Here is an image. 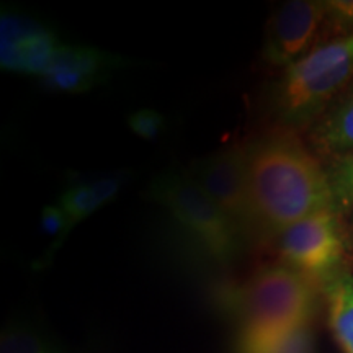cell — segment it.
Returning a JSON list of instances; mask_svg holds the SVG:
<instances>
[{
    "instance_id": "6da1fadb",
    "label": "cell",
    "mask_w": 353,
    "mask_h": 353,
    "mask_svg": "<svg viewBox=\"0 0 353 353\" xmlns=\"http://www.w3.org/2000/svg\"><path fill=\"white\" fill-rule=\"evenodd\" d=\"M245 162L255 234L278 236L309 214L337 208L329 172L293 136L255 138Z\"/></svg>"
},
{
    "instance_id": "7a4b0ae2",
    "label": "cell",
    "mask_w": 353,
    "mask_h": 353,
    "mask_svg": "<svg viewBox=\"0 0 353 353\" xmlns=\"http://www.w3.org/2000/svg\"><path fill=\"white\" fill-rule=\"evenodd\" d=\"M352 77L353 33L312 48L286 68L273 88V110L285 125H304L319 114Z\"/></svg>"
},
{
    "instance_id": "3957f363",
    "label": "cell",
    "mask_w": 353,
    "mask_h": 353,
    "mask_svg": "<svg viewBox=\"0 0 353 353\" xmlns=\"http://www.w3.org/2000/svg\"><path fill=\"white\" fill-rule=\"evenodd\" d=\"M314 303L309 276L290 265H265L221 294L223 307L237 317L241 327L309 324Z\"/></svg>"
},
{
    "instance_id": "277c9868",
    "label": "cell",
    "mask_w": 353,
    "mask_h": 353,
    "mask_svg": "<svg viewBox=\"0 0 353 353\" xmlns=\"http://www.w3.org/2000/svg\"><path fill=\"white\" fill-rule=\"evenodd\" d=\"M149 195L216 263H229L239 252V231L190 174L165 172L156 176Z\"/></svg>"
},
{
    "instance_id": "5b68a950",
    "label": "cell",
    "mask_w": 353,
    "mask_h": 353,
    "mask_svg": "<svg viewBox=\"0 0 353 353\" xmlns=\"http://www.w3.org/2000/svg\"><path fill=\"white\" fill-rule=\"evenodd\" d=\"M278 250L286 265L307 276L327 280L339 272L345 244L335 210H322L278 234Z\"/></svg>"
},
{
    "instance_id": "8992f818",
    "label": "cell",
    "mask_w": 353,
    "mask_h": 353,
    "mask_svg": "<svg viewBox=\"0 0 353 353\" xmlns=\"http://www.w3.org/2000/svg\"><path fill=\"white\" fill-rule=\"evenodd\" d=\"M190 175L226 213L241 236L255 234L252 201L247 180L245 148L231 145L211 154L193 165Z\"/></svg>"
},
{
    "instance_id": "52a82bcc",
    "label": "cell",
    "mask_w": 353,
    "mask_h": 353,
    "mask_svg": "<svg viewBox=\"0 0 353 353\" xmlns=\"http://www.w3.org/2000/svg\"><path fill=\"white\" fill-rule=\"evenodd\" d=\"M327 19L325 2L291 0L268 20L262 56L273 68H290L311 51L322 21Z\"/></svg>"
},
{
    "instance_id": "ba28073f",
    "label": "cell",
    "mask_w": 353,
    "mask_h": 353,
    "mask_svg": "<svg viewBox=\"0 0 353 353\" xmlns=\"http://www.w3.org/2000/svg\"><path fill=\"white\" fill-rule=\"evenodd\" d=\"M120 63V57L95 48L61 44L41 79L44 85L54 92L82 94L99 85L101 76Z\"/></svg>"
},
{
    "instance_id": "9c48e42d",
    "label": "cell",
    "mask_w": 353,
    "mask_h": 353,
    "mask_svg": "<svg viewBox=\"0 0 353 353\" xmlns=\"http://www.w3.org/2000/svg\"><path fill=\"white\" fill-rule=\"evenodd\" d=\"M234 353H314V335L309 324L244 325Z\"/></svg>"
},
{
    "instance_id": "30bf717a",
    "label": "cell",
    "mask_w": 353,
    "mask_h": 353,
    "mask_svg": "<svg viewBox=\"0 0 353 353\" xmlns=\"http://www.w3.org/2000/svg\"><path fill=\"white\" fill-rule=\"evenodd\" d=\"M120 188V176H103V179L88 180V182L72 183L65 188L57 203L68 218L65 237L79 223L94 214L101 206L108 205L118 195Z\"/></svg>"
},
{
    "instance_id": "8fae6325",
    "label": "cell",
    "mask_w": 353,
    "mask_h": 353,
    "mask_svg": "<svg viewBox=\"0 0 353 353\" xmlns=\"http://www.w3.org/2000/svg\"><path fill=\"white\" fill-rule=\"evenodd\" d=\"M314 141L339 161L353 159V85L316 128Z\"/></svg>"
},
{
    "instance_id": "7c38bea8",
    "label": "cell",
    "mask_w": 353,
    "mask_h": 353,
    "mask_svg": "<svg viewBox=\"0 0 353 353\" xmlns=\"http://www.w3.org/2000/svg\"><path fill=\"white\" fill-rule=\"evenodd\" d=\"M329 324L343 353H353V275L337 272L327 278Z\"/></svg>"
},
{
    "instance_id": "4fadbf2b",
    "label": "cell",
    "mask_w": 353,
    "mask_h": 353,
    "mask_svg": "<svg viewBox=\"0 0 353 353\" xmlns=\"http://www.w3.org/2000/svg\"><path fill=\"white\" fill-rule=\"evenodd\" d=\"M59 46L61 44L54 33L34 25L15 46L10 64L6 70L43 77L44 72L50 69Z\"/></svg>"
},
{
    "instance_id": "5bb4252c",
    "label": "cell",
    "mask_w": 353,
    "mask_h": 353,
    "mask_svg": "<svg viewBox=\"0 0 353 353\" xmlns=\"http://www.w3.org/2000/svg\"><path fill=\"white\" fill-rule=\"evenodd\" d=\"M34 25L37 23H32L30 20L3 13L2 21H0V64H2V69H7L15 46Z\"/></svg>"
},
{
    "instance_id": "9a60e30c",
    "label": "cell",
    "mask_w": 353,
    "mask_h": 353,
    "mask_svg": "<svg viewBox=\"0 0 353 353\" xmlns=\"http://www.w3.org/2000/svg\"><path fill=\"white\" fill-rule=\"evenodd\" d=\"M2 353H51V350L33 330L19 327L3 334Z\"/></svg>"
},
{
    "instance_id": "2e32d148",
    "label": "cell",
    "mask_w": 353,
    "mask_h": 353,
    "mask_svg": "<svg viewBox=\"0 0 353 353\" xmlns=\"http://www.w3.org/2000/svg\"><path fill=\"white\" fill-rule=\"evenodd\" d=\"M335 206L347 208L353 203V159H342L329 172Z\"/></svg>"
},
{
    "instance_id": "e0dca14e",
    "label": "cell",
    "mask_w": 353,
    "mask_h": 353,
    "mask_svg": "<svg viewBox=\"0 0 353 353\" xmlns=\"http://www.w3.org/2000/svg\"><path fill=\"white\" fill-rule=\"evenodd\" d=\"M164 114L159 113L157 110L141 108L128 117V126L131 128V131L136 136H139L143 139L157 138L161 134V131L164 130Z\"/></svg>"
},
{
    "instance_id": "ac0fdd59",
    "label": "cell",
    "mask_w": 353,
    "mask_h": 353,
    "mask_svg": "<svg viewBox=\"0 0 353 353\" xmlns=\"http://www.w3.org/2000/svg\"><path fill=\"white\" fill-rule=\"evenodd\" d=\"M41 229L44 234L54 237V244L48 250L44 257H52V254L59 249L65 241V229H68V218L59 205H46L41 213Z\"/></svg>"
},
{
    "instance_id": "d6986e66",
    "label": "cell",
    "mask_w": 353,
    "mask_h": 353,
    "mask_svg": "<svg viewBox=\"0 0 353 353\" xmlns=\"http://www.w3.org/2000/svg\"><path fill=\"white\" fill-rule=\"evenodd\" d=\"M327 17L342 26L353 25V0L348 2H325Z\"/></svg>"
}]
</instances>
